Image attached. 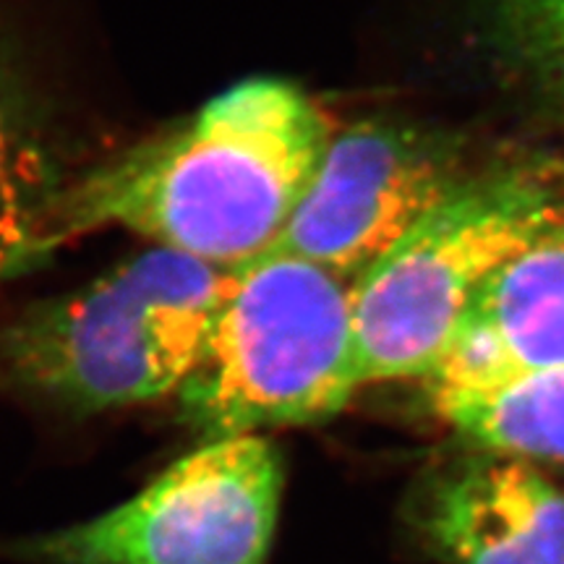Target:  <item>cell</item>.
<instances>
[{"label": "cell", "mask_w": 564, "mask_h": 564, "mask_svg": "<svg viewBox=\"0 0 564 564\" xmlns=\"http://www.w3.org/2000/svg\"><path fill=\"white\" fill-rule=\"evenodd\" d=\"M333 131L301 87L246 79L171 126L68 181L47 251L100 228L238 267L262 257L306 194Z\"/></svg>", "instance_id": "6da1fadb"}, {"label": "cell", "mask_w": 564, "mask_h": 564, "mask_svg": "<svg viewBox=\"0 0 564 564\" xmlns=\"http://www.w3.org/2000/svg\"><path fill=\"white\" fill-rule=\"evenodd\" d=\"M507 55L564 112V0H489Z\"/></svg>", "instance_id": "8fae6325"}, {"label": "cell", "mask_w": 564, "mask_h": 564, "mask_svg": "<svg viewBox=\"0 0 564 564\" xmlns=\"http://www.w3.org/2000/svg\"><path fill=\"white\" fill-rule=\"evenodd\" d=\"M358 387L350 285L270 249L230 267L178 403L181 419L212 442L327 421Z\"/></svg>", "instance_id": "7a4b0ae2"}, {"label": "cell", "mask_w": 564, "mask_h": 564, "mask_svg": "<svg viewBox=\"0 0 564 564\" xmlns=\"http://www.w3.org/2000/svg\"><path fill=\"white\" fill-rule=\"evenodd\" d=\"M436 415L484 453L564 460V366L478 390H432Z\"/></svg>", "instance_id": "30bf717a"}, {"label": "cell", "mask_w": 564, "mask_h": 564, "mask_svg": "<svg viewBox=\"0 0 564 564\" xmlns=\"http://www.w3.org/2000/svg\"><path fill=\"white\" fill-rule=\"evenodd\" d=\"M66 183L45 110L0 51V282L51 253L47 228Z\"/></svg>", "instance_id": "9c48e42d"}, {"label": "cell", "mask_w": 564, "mask_h": 564, "mask_svg": "<svg viewBox=\"0 0 564 564\" xmlns=\"http://www.w3.org/2000/svg\"><path fill=\"white\" fill-rule=\"evenodd\" d=\"M562 212L518 181L457 188L350 288L364 384L421 377L453 345L470 303Z\"/></svg>", "instance_id": "277c9868"}, {"label": "cell", "mask_w": 564, "mask_h": 564, "mask_svg": "<svg viewBox=\"0 0 564 564\" xmlns=\"http://www.w3.org/2000/svg\"><path fill=\"white\" fill-rule=\"evenodd\" d=\"M411 525L449 564H564V494L520 457L486 453L434 476Z\"/></svg>", "instance_id": "52a82bcc"}, {"label": "cell", "mask_w": 564, "mask_h": 564, "mask_svg": "<svg viewBox=\"0 0 564 564\" xmlns=\"http://www.w3.org/2000/svg\"><path fill=\"white\" fill-rule=\"evenodd\" d=\"M556 366H564V215L484 282L426 390H478Z\"/></svg>", "instance_id": "ba28073f"}, {"label": "cell", "mask_w": 564, "mask_h": 564, "mask_svg": "<svg viewBox=\"0 0 564 564\" xmlns=\"http://www.w3.org/2000/svg\"><path fill=\"white\" fill-rule=\"evenodd\" d=\"M282 457L264 436L202 442L123 505L9 546L26 564H267Z\"/></svg>", "instance_id": "5b68a950"}, {"label": "cell", "mask_w": 564, "mask_h": 564, "mask_svg": "<svg viewBox=\"0 0 564 564\" xmlns=\"http://www.w3.org/2000/svg\"><path fill=\"white\" fill-rule=\"evenodd\" d=\"M228 267L152 246L11 324L0 358L24 390L97 413L178 394L228 288Z\"/></svg>", "instance_id": "3957f363"}, {"label": "cell", "mask_w": 564, "mask_h": 564, "mask_svg": "<svg viewBox=\"0 0 564 564\" xmlns=\"http://www.w3.org/2000/svg\"><path fill=\"white\" fill-rule=\"evenodd\" d=\"M457 188L440 152L394 126L358 123L329 139L274 251L352 288Z\"/></svg>", "instance_id": "8992f818"}]
</instances>
